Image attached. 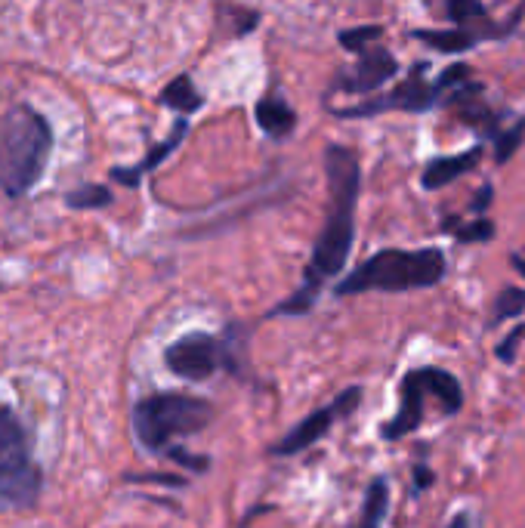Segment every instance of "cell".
<instances>
[{
    "mask_svg": "<svg viewBox=\"0 0 525 528\" xmlns=\"http://www.w3.org/2000/svg\"><path fill=\"white\" fill-rule=\"evenodd\" d=\"M325 173H328V217L325 229L315 241L312 263L306 272V281L322 285L325 278H334L343 272L349 260L356 235V201H359V155L346 146H331L325 152Z\"/></svg>",
    "mask_w": 525,
    "mask_h": 528,
    "instance_id": "cell-1",
    "label": "cell"
},
{
    "mask_svg": "<svg viewBox=\"0 0 525 528\" xmlns=\"http://www.w3.org/2000/svg\"><path fill=\"white\" fill-rule=\"evenodd\" d=\"M53 130L31 105H16L0 124V186L10 198L28 195L47 170Z\"/></svg>",
    "mask_w": 525,
    "mask_h": 528,
    "instance_id": "cell-2",
    "label": "cell"
},
{
    "mask_svg": "<svg viewBox=\"0 0 525 528\" xmlns=\"http://www.w3.org/2000/svg\"><path fill=\"white\" fill-rule=\"evenodd\" d=\"M445 254L439 248L424 251H380L368 257L362 266L349 272L340 285L337 297L349 294H365V291H417V288H433L445 278Z\"/></svg>",
    "mask_w": 525,
    "mask_h": 528,
    "instance_id": "cell-3",
    "label": "cell"
},
{
    "mask_svg": "<svg viewBox=\"0 0 525 528\" xmlns=\"http://www.w3.org/2000/svg\"><path fill=\"white\" fill-rule=\"evenodd\" d=\"M214 402L186 393H152L133 405V433L146 451H167L173 439L195 436L214 424Z\"/></svg>",
    "mask_w": 525,
    "mask_h": 528,
    "instance_id": "cell-4",
    "label": "cell"
},
{
    "mask_svg": "<svg viewBox=\"0 0 525 528\" xmlns=\"http://www.w3.org/2000/svg\"><path fill=\"white\" fill-rule=\"evenodd\" d=\"M44 491V470L34 461V436L10 405H0V507L31 510Z\"/></svg>",
    "mask_w": 525,
    "mask_h": 528,
    "instance_id": "cell-5",
    "label": "cell"
},
{
    "mask_svg": "<svg viewBox=\"0 0 525 528\" xmlns=\"http://www.w3.org/2000/svg\"><path fill=\"white\" fill-rule=\"evenodd\" d=\"M362 396H365L362 386H349V390H343L334 402L306 414L297 427H291L282 439L269 448V454L272 457H294V454L312 448L315 442H322L331 433L334 424H340V420L349 417V414H356V408L362 405Z\"/></svg>",
    "mask_w": 525,
    "mask_h": 528,
    "instance_id": "cell-6",
    "label": "cell"
},
{
    "mask_svg": "<svg viewBox=\"0 0 525 528\" xmlns=\"http://www.w3.org/2000/svg\"><path fill=\"white\" fill-rule=\"evenodd\" d=\"M164 365L170 374L201 383V380H210L226 365V346L214 334L192 331L164 349Z\"/></svg>",
    "mask_w": 525,
    "mask_h": 528,
    "instance_id": "cell-7",
    "label": "cell"
},
{
    "mask_svg": "<svg viewBox=\"0 0 525 528\" xmlns=\"http://www.w3.org/2000/svg\"><path fill=\"white\" fill-rule=\"evenodd\" d=\"M424 72V65H414V75L408 81H402L393 93H387L383 99H368L356 109H346L340 112L343 118H368V115H380V112H390V109H402V112H424L433 105V96H436V87L424 84L420 78Z\"/></svg>",
    "mask_w": 525,
    "mask_h": 528,
    "instance_id": "cell-8",
    "label": "cell"
},
{
    "mask_svg": "<svg viewBox=\"0 0 525 528\" xmlns=\"http://www.w3.org/2000/svg\"><path fill=\"white\" fill-rule=\"evenodd\" d=\"M427 396L430 393H427L424 380H420V371L417 368L408 371L402 377V383H399V411H396L393 420H387V424H383V439L396 442V439L414 433L420 427V420H424V414H427V408H424Z\"/></svg>",
    "mask_w": 525,
    "mask_h": 528,
    "instance_id": "cell-9",
    "label": "cell"
},
{
    "mask_svg": "<svg viewBox=\"0 0 525 528\" xmlns=\"http://www.w3.org/2000/svg\"><path fill=\"white\" fill-rule=\"evenodd\" d=\"M399 75V62L387 53V50H365L359 65L353 68V75L343 78L340 87L349 93H374L377 87H383L387 81H393Z\"/></svg>",
    "mask_w": 525,
    "mask_h": 528,
    "instance_id": "cell-10",
    "label": "cell"
},
{
    "mask_svg": "<svg viewBox=\"0 0 525 528\" xmlns=\"http://www.w3.org/2000/svg\"><path fill=\"white\" fill-rule=\"evenodd\" d=\"M420 371V380H424L427 393L439 399L442 411L445 414H458L464 408V390H461V380L454 377L451 371H442V368H417Z\"/></svg>",
    "mask_w": 525,
    "mask_h": 528,
    "instance_id": "cell-11",
    "label": "cell"
},
{
    "mask_svg": "<svg viewBox=\"0 0 525 528\" xmlns=\"http://www.w3.org/2000/svg\"><path fill=\"white\" fill-rule=\"evenodd\" d=\"M482 158V149H470L464 155H451V158H439L424 170V189H442L454 180H461L464 173H470Z\"/></svg>",
    "mask_w": 525,
    "mask_h": 528,
    "instance_id": "cell-12",
    "label": "cell"
},
{
    "mask_svg": "<svg viewBox=\"0 0 525 528\" xmlns=\"http://www.w3.org/2000/svg\"><path fill=\"white\" fill-rule=\"evenodd\" d=\"M186 130H189V124L186 121H177V127H173V133L164 139V143H158L152 152H149V158L143 161V164H136V167H115L112 170V176L118 183H124V186H139V180H143V173L146 170H152V167H158L173 149H177L180 143H183V136H186Z\"/></svg>",
    "mask_w": 525,
    "mask_h": 528,
    "instance_id": "cell-13",
    "label": "cell"
},
{
    "mask_svg": "<svg viewBox=\"0 0 525 528\" xmlns=\"http://www.w3.org/2000/svg\"><path fill=\"white\" fill-rule=\"evenodd\" d=\"M387 510H390V485H387V479H374L368 485V491H365L359 519L349 525V528H383Z\"/></svg>",
    "mask_w": 525,
    "mask_h": 528,
    "instance_id": "cell-14",
    "label": "cell"
},
{
    "mask_svg": "<svg viewBox=\"0 0 525 528\" xmlns=\"http://www.w3.org/2000/svg\"><path fill=\"white\" fill-rule=\"evenodd\" d=\"M257 124L269 133V136H288L297 127V115L291 105H285L282 99L266 96L257 102Z\"/></svg>",
    "mask_w": 525,
    "mask_h": 528,
    "instance_id": "cell-15",
    "label": "cell"
},
{
    "mask_svg": "<svg viewBox=\"0 0 525 528\" xmlns=\"http://www.w3.org/2000/svg\"><path fill=\"white\" fill-rule=\"evenodd\" d=\"M161 102L167 105V109L180 112V115H192V112L201 109L204 99H201V93L195 90L192 78H189V75H180L177 81H170V84L161 90Z\"/></svg>",
    "mask_w": 525,
    "mask_h": 528,
    "instance_id": "cell-16",
    "label": "cell"
},
{
    "mask_svg": "<svg viewBox=\"0 0 525 528\" xmlns=\"http://www.w3.org/2000/svg\"><path fill=\"white\" fill-rule=\"evenodd\" d=\"M417 41H424L436 53H464L476 44V38L464 28H445V31H417Z\"/></svg>",
    "mask_w": 525,
    "mask_h": 528,
    "instance_id": "cell-17",
    "label": "cell"
},
{
    "mask_svg": "<svg viewBox=\"0 0 525 528\" xmlns=\"http://www.w3.org/2000/svg\"><path fill=\"white\" fill-rule=\"evenodd\" d=\"M65 204L75 210H93V207H109L112 204V192L105 186H84L65 195Z\"/></svg>",
    "mask_w": 525,
    "mask_h": 528,
    "instance_id": "cell-18",
    "label": "cell"
},
{
    "mask_svg": "<svg viewBox=\"0 0 525 528\" xmlns=\"http://www.w3.org/2000/svg\"><path fill=\"white\" fill-rule=\"evenodd\" d=\"M377 38H383V25H362V28L340 31V44L353 53H365L368 44H374Z\"/></svg>",
    "mask_w": 525,
    "mask_h": 528,
    "instance_id": "cell-19",
    "label": "cell"
},
{
    "mask_svg": "<svg viewBox=\"0 0 525 528\" xmlns=\"http://www.w3.org/2000/svg\"><path fill=\"white\" fill-rule=\"evenodd\" d=\"M525 312V291L519 288H504L501 297L495 300V322H507L516 319V315Z\"/></svg>",
    "mask_w": 525,
    "mask_h": 528,
    "instance_id": "cell-20",
    "label": "cell"
},
{
    "mask_svg": "<svg viewBox=\"0 0 525 528\" xmlns=\"http://www.w3.org/2000/svg\"><path fill=\"white\" fill-rule=\"evenodd\" d=\"M522 139H525V121H519V124H513L510 130H504V133H498V139H495V161L498 164H507L513 155H516V149L522 146Z\"/></svg>",
    "mask_w": 525,
    "mask_h": 528,
    "instance_id": "cell-21",
    "label": "cell"
},
{
    "mask_svg": "<svg viewBox=\"0 0 525 528\" xmlns=\"http://www.w3.org/2000/svg\"><path fill=\"white\" fill-rule=\"evenodd\" d=\"M454 226V223H445V229ZM454 235L458 241L470 244V241H492L495 238V223L492 220H476V223H467V226H454Z\"/></svg>",
    "mask_w": 525,
    "mask_h": 528,
    "instance_id": "cell-22",
    "label": "cell"
},
{
    "mask_svg": "<svg viewBox=\"0 0 525 528\" xmlns=\"http://www.w3.org/2000/svg\"><path fill=\"white\" fill-rule=\"evenodd\" d=\"M170 461H177V464H183V467H189V470H195V473H204L207 467H210V461L201 454H189V451H183V448H177V445H170L167 451H164Z\"/></svg>",
    "mask_w": 525,
    "mask_h": 528,
    "instance_id": "cell-23",
    "label": "cell"
},
{
    "mask_svg": "<svg viewBox=\"0 0 525 528\" xmlns=\"http://www.w3.org/2000/svg\"><path fill=\"white\" fill-rule=\"evenodd\" d=\"M522 337H525V325H516V328H513V331H510V334L498 343V349H495V352H498V359H501V362H507V365H510V362L516 359V346L522 343Z\"/></svg>",
    "mask_w": 525,
    "mask_h": 528,
    "instance_id": "cell-24",
    "label": "cell"
},
{
    "mask_svg": "<svg viewBox=\"0 0 525 528\" xmlns=\"http://www.w3.org/2000/svg\"><path fill=\"white\" fill-rule=\"evenodd\" d=\"M482 7H479V0H448V16L454 22H467L473 16H479Z\"/></svg>",
    "mask_w": 525,
    "mask_h": 528,
    "instance_id": "cell-25",
    "label": "cell"
},
{
    "mask_svg": "<svg viewBox=\"0 0 525 528\" xmlns=\"http://www.w3.org/2000/svg\"><path fill=\"white\" fill-rule=\"evenodd\" d=\"M464 81H470V68L467 65H451L442 72L436 87H454V84H464Z\"/></svg>",
    "mask_w": 525,
    "mask_h": 528,
    "instance_id": "cell-26",
    "label": "cell"
},
{
    "mask_svg": "<svg viewBox=\"0 0 525 528\" xmlns=\"http://www.w3.org/2000/svg\"><path fill=\"white\" fill-rule=\"evenodd\" d=\"M127 479H130V482H158V485H177V488H180V485H186V479H183V476H158V473H155V476H152V473H146V476H127Z\"/></svg>",
    "mask_w": 525,
    "mask_h": 528,
    "instance_id": "cell-27",
    "label": "cell"
},
{
    "mask_svg": "<svg viewBox=\"0 0 525 528\" xmlns=\"http://www.w3.org/2000/svg\"><path fill=\"white\" fill-rule=\"evenodd\" d=\"M414 479H417V488H430L433 485V473L427 467H417L414 470Z\"/></svg>",
    "mask_w": 525,
    "mask_h": 528,
    "instance_id": "cell-28",
    "label": "cell"
},
{
    "mask_svg": "<svg viewBox=\"0 0 525 528\" xmlns=\"http://www.w3.org/2000/svg\"><path fill=\"white\" fill-rule=\"evenodd\" d=\"M445 528H473V522H470V516H467V513H458V516H454Z\"/></svg>",
    "mask_w": 525,
    "mask_h": 528,
    "instance_id": "cell-29",
    "label": "cell"
},
{
    "mask_svg": "<svg viewBox=\"0 0 525 528\" xmlns=\"http://www.w3.org/2000/svg\"><path fill=\"white\" fill-rule=\"evenodd\" d=\"M488 201H492V186H485V189L479 192V198H476V210H485Z\"/></svg>",
    "mask_w": 525,
    "mask_h": 528,
    "instance_id": "cell-30",
    "label": "cell"
},
{
    "mask_svg": "<svg viewBox=\"0 0 525 528\" xmlns=\"http://www.w3.org/2000/svg\"><path fill=\"white\" fill-rule=\"evenodd\" d=\"M513 266H516V269H519V272L525 275V260H522V257H513Z\"/></svg>",
    "mask_w": 525,
    "mask_h": 528,
    "instance_id": "cell-31",
    "label": "cell"
}]
</instances>
